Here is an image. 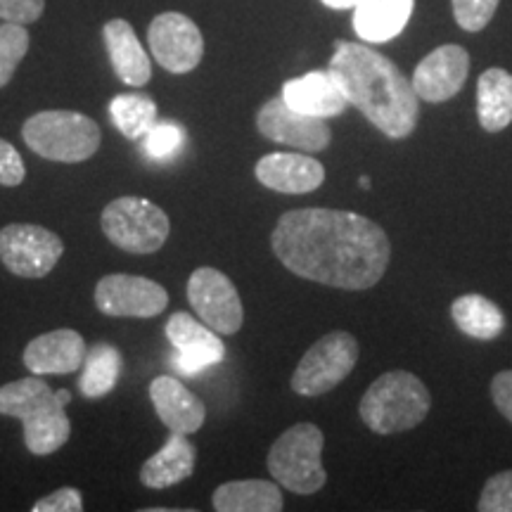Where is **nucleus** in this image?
<instances>
[{
	"mask_svg": "<svg viewBox=\"0 0 512 512\" xmlns=\"http://www.w3.org/2000/svg\"><path fill=\"white\" fill-rule=\"evenodd\" d=\"M271 247L287 271L337 290L377 285L392 259L387 233L375 221L320 207L280 216Z\"/></svg>",
	"mask_w": 512,
	"mask_h": 512,
	"instance_id": "1",
	"label": "nucleus"
},
{
	"mask_svg": "<svg viewBox=\"0 0 512 512\" xmlns=\"http://www.w3.org/2000/svg\"><path fill=\"white\" fill-rule=\"evenodd\" d=\"M328 72L351 107L389 138H408L420 117L418 93L399 67L363 43L337 41Z\"/></svg>",
	"mask_w": 512,
	"mask_h": 512,
	"instance_id": "2",
	"label": "nucleus"
},
{
	"mask_svg": "<svg viewBox=\"0 0 512 512\" xmlns=\"http://www.w3.org/2000/svg\"><path fill=\"white\" fill-rule=\"evenodd\" d=\"M64 408L53 387L38 375L0 387V415L24 422V444L34 456H50L69 441L72 422Z\"/></svg>",
	"mask_w": 512,
	"mask_h": 512,
	"instance_id": "3",
	"label": "nucleus"
},
{
	"mask_svg": "<svg viewBox=\"0 0 512 512\" xmlns=\"http://www.w3.org/2000/svg\"><path fill=\"white\" fill-rule=\"evenodd\" d=\"M430 389L408 370H389L370 384L358 413L375 434H396L418 427L430 413Z\"/></svg>",
	"mask_w": 512,
	"mask_h": 512,
	"instance_id": "4",
	"label": "nucleus"
},
{
	"mask_svg": "<svg viewBox=\"0 0 512 512\" xmlns=\"http://www.w3.org/2000/svg\"><path fill=\"white\" fill-rule=\"evenodd\" d=\"M22 138L31 152L50 162L79 164L100 150L102 133L91 117L72 110H46L29 117Z\"/></svg>",
	"mask_w": 512,
	"mask_h": 512,
	"instance_id": "5",
	"label": "nucleus"
},
{
	"mask_svg": "<svg viewBox=\"0 0 512 512\" xmlns=\"http://www.w3.org/2000/svg\"><path fill=\"white\" fill-rule=\"evenodd\" d=\"M323 444V432L313 422L292 425L268 451V472L292 494H316L328 482L323 467Z\"/></svg>",
	"mask_w": 512,
	"mask_h": 512,
	"instance_id": "6",
	"label": "nucleus"
},
{
	"mask_svg": "<svg viewBox=\"0 0 512 512\" xmlns=\"http://www.w3.org/2000/svg\"><path fill=\"white\" fill-rule=\"evenodd\" d=\"M105 238L128 254H155L169 240L171 221L162 207L145 197H119L100 216Z\"/></svg>",
	"mask_w": 512,
	"mask_h": 512,
	"instance_id": "7",
	"label": "nucleus"
},
{
	"mask_svg": "<svg viewBox=\"0 0 512 512\" xmlns=\"http://www.w3.org/2000/svg\"><path fill=\"white\" fill-rule=\"evenodd\" d=\"M358 356L361 349L354 335L344 330L330 332L320 337L299 361L292 375V389L302 396L328 394L351 375Z\"/></svg>",
	"mask_w": 512,
	"mask_h": 512,
	"instance_id": "8",
	"label": "nucleus"
},
{
	"mask_svg": "<svg viewBox=\"0 0 512 512\" xmlns=\"http://www.w3.org/2000/svg\"><path fill=\"white\" fill-rule=\"evenodd\" d=\"M62 252L60 235L36 223H10L0 230V261L19 278H46Z\"/></svg>",
	"mask_w": 512,
	"mask_h": 512,
	"instance_id": "9",
	"label": "nucleus"
},
{
	"mask_svg": "<svg viewBox=\"0 0 512 512\" xmlns=\"http://www.w3.org/2000/svg\"><path fill=\"white\" fill-rule=\"evenodd\" d=\"M188 299L197 318L219 335H235L242 328L245 309L238 287L226 273L209 266L197 268L188 280Z\"/></svg>",
	"mask_w": 512,
	"mask_h": 512,
	"instance_id": "10",
	"label": "nucleus"
},
{
	"mask_svg": "<svg viewBox=\"0 0 512 512\" xmlns=\"http://www.w3.org/2000/svg\"><path fill=\"white\" fill-rule=\"evenodd\" d=\"M95 306L112 318H155L169 306V292L143 275L112 273L95 285Z\"/></svg>",
	"mask_w": 512,
	"mask_h": 512,
	"instance_id": "11",
	"label": "nucleus"
},
{
	"mask_svg": "<svg viewBox=\"0 0 512 512\" xmlns=\"http://www.w3.org/2000/svg\"><path fill=\"white\" fill-rule=\"evenodd\" d=\"M147 41H150L155 60L171 74H188L202 62V31L181 12H162L152 19L150 29H147Z\"/></svg>",
	"mask_w": 512,
	"mask_h": 512,
	"instance_id": "12",
	"label": "nucleus"
},
{
	"mask_svg": "<svg viewBox=\"0 0 512 512\" xmlns=\"http://www.w3.org/2000/svg\"><path fill=\"white\" fill-rule=\"evenodd\" d=\"M256 128L273 143H283L299 152H323L328 150L332 131L325 119L309 117L292 110L283 98L268 100L256 114Z\"/></svg>",
	"mask_w": 512,
	"mask_h": 512,
	"instance_id": "13",
	"label": "nucleus"
},
{
	"mask_svg": "<svg viewBox=\"0 0 512 512\" xmlns=\"http://www.w3.org/2000/svg\"><path fill=\"white\" fill-rule=\"evenodd\" d=\"M166 337L176 349L174 366L181 375H197L200 370L216 366L226 358V347L219 332L211 330L202 320L192 318L190 313H174L166 323Z\"/></svg>",
	"mask_w": 512,
	"mask_h": 512,
	"instance_id": "14",
	"label": "nucleus"
},
{
	"mask_svg": "<svg viewBox=\"0 0 512 512\" xmlns=\"http://www.w3.org/2000/svg\"><path fill=\"white\" fill-rule=\"evenodd\" d=\"M470 74V55L465 48L441 46L432 50L413 72V91L420 100L446 102L460 93Z\"/></svg>",
	"mask_w": 512,
	"mask_h": 512,
	"instance_id": "15",
	"label": "nucleus"
},
{
	"mask_svg": "<svg viewBox=\"0 0 512 512\" xmlns=\"http://www.w3.org/2000/svg\"><path fill=\"white\" fill-rule=\"evenodd\" d=\"M256 181L285 195H306L325 181V166L306 152H273L256 162Z\"/></svg>",
	"mask_w": 512,
	"mask_h": 512,
	"instance_id": "16",
	"label": "nucleus"
},
{
	"mask_svg": "<svg viewBox=\"0 0 512 512\" xmlns=\"http://www.w3.org/2000/svg\"><path fill=\"white\" fill-rule=\"evenodd\" d=\"M86 351L79 332L62 328L31 339L22 361L34 375H69L83 366Z\"/></svg>",
	"mask_w": 512,
	"mask_h": 512,
	"instance_id": "17",
	"label": "nucleus"
},
{
	"mask_svg": "<svg viewBox=\"0 0 512 512\" xmlns=\"http://www.w3.org/2000/svg\"><path fill=\"white\" fill-rule=\"evenodd\" d=\"M150 399L152 406L159 415V420L169 427V432L176 434H195L207 420V408L185 387L171 375H159L150 384Z\"/></svg>",
	"mask_w": 512,
	"mask_h": 512,
	"instance_id": "18",
	"label": "nucleus"
},
{
	"mask_svg": "<svg viewBox=\"0 0 512 512\" xmlns=\"http://www.w3.org/2000/svg\"><path fill=\"white\" fill-rule=\"evenodd\" d=\"M280 98H283L292 110L318 119L339 117V114L349 107L342 88L337 86V81L332 79L328 69H325V72H309L299 76V79L287 81Z\"/></svg>",
	"mask_w": 512,
	"mask_h": 512,
	"instance_id": "19",
	"label": "nucleus"
},
{
	"mask_svg": "<svg viewBox=\"0 0 512 512\" xmlns=\"http://www.w3.org/2000/svg\"><path fill=\"white\" fill-rule=\"evenodd\" d=\"M102 38H105V48L107 55H110L114 74L119 76L121 83L140 88L152 79L150 55H147L136 31L126 19H110L102 29Z\"/></svg>",
	"mask_w": 512,
	"mask_h": 512,
	"instance_id": "20",
	"label": "nucleus"
},
{
	"mask_svg": "<svg viewBox=\"0 0 512 512\" xmlns=\"http://www.w3.org/2000/svg\"><path fill=\"white\" fill-rule=\"evenodd\" d=\"M195 460L197 451L188 439V434L171 432L162 451H157L155 456L145 460L143 470H140V482L147 489H169V486H176L192 477Z\"/></svg>",
	"mask_w": 512,
	"mask_h": 512,
	"instance_id": "21",
	"label": "nucleus"
},
{
	"mask_svg": "<svg viewBox=\"0 0 512 512\" xmlns=\"http://www.w3.org/2000/svg\"><path fill=\"white\" fill-rule=\"evenodd\" d=\"M415 0H358L354 31L366 43H387L406 29Z\"/></svg>",
	"mask_w": 512,
	"mask_h": 512,
	"instance_id": "22",
	"label": "nucleus"
},
{
	"mask_svg": "<svg viewBox=\"0 0 512 512\" xmlns=\"http://www.w3.org/2000/svg\"><path fill=\"white\" fill-rule=\"evenodd\" d=\"M211 503L219 512H280L285 505L280 486L266 479L221 484L211 496Z\"/></svg>",
	"mask_w": 512,
	"mask_h": 512,
	"instance_id": "23",
	"label": "nucleus"
},
{
	"mask_svg": "<svg viewBox=\"0 0 512 512\" xmlns=\"http://www.w3.org/2000/svg\"><path fill=\"white\" fill-rule=\"evenodd\" d=\"M477 114L484 131L498 133L512 124V74L486 69L477 81Z\"/></svg>",
	"mask_w": 512,
	"mask_h": 512,
	"instance_id": "24",
	"label": "nucleus"
},
{
	"mask_svg": "<svg viewBox=\"0 0 512 512\" xmlns=\"http://www.w3.org/2000/svg\"><path fill=\"white\" fill-rule=\"evenodd\" d=\"M121 366H124V358H121L117 347H112L107 342L93 344V349L86 351V358H83L81 366V394L86 399H100V396L110 394L117 387Z\"/></svg>",
	"mask_w": 512,
	"mask_h": 512,
	"instance_id": "25",
	"label": "nucleus"
},
{
	"mask_svg": "<svg viewBox=\"0 0 512 512\" xmlns=\"http://www.w3.org/2000/svg\"><path fill=\"white\" fill-rule=\"evenodd\" d=\"M451 316L467 337L494 339L503 332L505 318L503 311L482 297V294H463L451 306Z\"/></svg>",
	"mask_w": 512,
	"mask_h": 512,
	"instance_id": "26",
	"label": "nucleus"
},
{
	"mask_svg": "<svg viewBox=\"0 0 512 512\" xmlns=\"http://www.w3.org/2000/svg\"><path fill=\"white\" fill-rule=\"evenodd\" d=\"M110 117L128 140H143L145 133L155 126L157 105L150 95L121 93L110 102Z\"/></svg>",
	"mask_w": 512,
	"mask_h": 512,
	"instance_id": "27",
	"label": "nucleus"
},
{
	"mask_svg": "<svg viewBox=\"0 0 512 512\" xmlns=\"http://www.w3.org/2000/svg\"><path fill=\"white\" fill-rule=\"evenodd\" d=\"M29 31L24 24H0V88H5L15 76L19 62L29 53Z\"/></svg>",
	"mask_w": 512,
	"mask_h": 512,
	"instance_id": "28",
	"label": "nucleus"
},
{
	"mask_svg": "<svg viewBox=\"0 0 512 512\" xmlns=\"http://www.w3.org/2000/svg\"><path fill=\"white\" fill-rule=\"evenodd\" d=\"M185 138L188 133L176 121H155V126L143 136V150L155 162H166V159L176 157V152L185 145Z\"/></svg>",
	"mask_w": 512,
	"mask_h": 512,
	"instance_id": "29",
	"label": "nucleus"
},
{
	"mask_svg": "<svg viewBox=\"0 0 512 512\" xmlns=\"http://www.w3.org/2000/svg\"><path fill=\"white\" fill-rule=\"evenodd\" d=\"M501 0H451L453 17L465 31H482L491 22Z\"/></svg>",
	"mask_w": 512,
	"mask_h": 512,
	"instance_id": "30",
	"label": "nucleus"
},
{
	"mask_svg": "<svg viewBox=\"0 0 512 512\" xmlns=\"http://www.w3.org/2000/svg\"><path fill=\"white\" fill-rule=\"evenodd\" d=\"M477 508L482 512H512V470L494 475L484 484Z\"/></svg>",
	"mask_w": 512,
	"mask_h": 512,
	"instance_id": "31",
	"label": "nucleus"
},
{
	"mask_svg": "<svg viewBox=\"0 0 512 512\" xmlns=\"http://www.w3.org/2000/svg\"><path fill=\"white\" fill-rule=\"evenodd\" d=\"M46 10V0H0V19L15 24H34Z\"/></svg>",
	"mask_w": 512,
	"mask_h": 512,
	"instance_id": "32",
	"label": "nucleus"
},
{
	"mask_svg": "<svg viewBox=\"0 0 512 512\" xmlns=\"http://www.w3.org/2000/svg\"><path fill=\"white\" fill-rule=\"evenodd\" d=\"M24 176H27V169H24L17 147L0 138V185L17 188L24 183Z\"/></svg>",
	"mask_w": 512,
	"mask_h": 512,
	"instance_id": "33",
	"label": "nucleus"
},
{
	"mask_svg": "<svg viewBox=\"0 0 512 512\" xmlns=\"http://www.w3.org/2000/svg\"><path fill=\"white\" fill-rule=\"evenodd\" d=\"M83 498L81 491L74 486H62L55 494H50L34 503V512H81Z\"/></svg>",
	"mask_w": 512,
	"mask_h": 512,
	"instance_id": "34",
	"label": "nucleus"
},
{
	"mask_svg": "<svg viewBox=\"0 0 512 512\" xmlns=\"http://www.w3.org/2000/svg\"><path fill=\"white\" fill-rule=\"evenodd\" d=\"M491 399L496 408L503 413V418L512 422V370H503L491 382Z\"/></svg>",
	"mask_w": 512,
	"mask_h": 512,
	"instance_id": "35",
	"label": "nucleus"
},
{
	"mask_svg": "<svg viewBox=\"0 0 512 512\" xmlns=\"http://www.w3.org/2000/svg\"><path fill=\"white\" fill-rule=\"evenodd\" d=\"M323 5H328L332 10H354L358 0H320Z\"/></svg>",
	"mask_w": 512,
	"mask_h": 512,
	"instance_id": "36",
	"label": "nucleus"
},
{
	"mask_svg": "<svg viewBox=\"0 0 512 512\" xmlns=\"http://www.w3.org/2000/svg\"><path fill=\"white\" fill-rule=\"evenodd\" d=\"M55 394H57V399H60L62 406H67V403L72 401V394H69L67 389H60V392H55Z\"/></svg>",
	"mask_w": 512,
	"mask_h": 512,
	"instance_id": "37",
	"label": "nucleus"
},
{
	"mask_svg": "<svg viewBox=\"0 0 512 512\" xmlns=\"http://www.w3.org/2000/svg\"><path fill=\"white\" fill-rule=\"evenodd\" d=\"M358 185H361L363 190H370V178H368V176H363L361 181H358Z\"/></svg>",
	"mask_w": 512,
	"mask_h": 512,
	"instance_id": "38",
	"label": "nucleus"
}]
</instances>
